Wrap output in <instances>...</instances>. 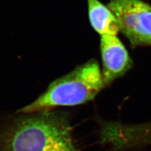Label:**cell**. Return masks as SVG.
Segmentation results:
<instances>
[{"mask_svg":"<svg viewBox=\"0 0 151 151\" xmlns=\"http://www.w3.org/2000/svg\"><path fill=\"white\" fill-rule=\"evenodd\" d=\"M1 145L2 151H78L67 116L50 111L17 121L3 136Z\"/></svg>","mask_w":151,"mask_h":151,"instance_id":"cell-1","label":"cell"},{"mask_svg":"<svg viewBox=\"0 0 151 151\" xmlns=\"http://www.w3.org/2000/svg\"><path fill=\"white\" fill-rule=\"evenodd\" d=\"M103 87L100 66L96 60H90L55 80L43 94L18 112L34 114L58 106L81 105L93 100Z\"/></svg>","mask_w":151,"mask_h":151,"instance_id":"cell-2","label":"cell"},{"mask_svg":"<svg viewBox=\"0 0 151 151\" xmlns=\"http://www.w3.org/2000/svg\"><path fill=\"white\" fill-rule=\"evenodd\" d=\"M107 6L132 46H151L150 5L141 0H110Z\"/></svg>","mask_w":151,"mask_h":151,"instance_id":"cell-3","label":"cell"},{"mask_svg":"<svg viewBox=\"0 0 151 151\" xmlns=\"http://www.w3.org/2000/svg\"><path fill=\"white\" fill-rule=\"evenodd\" d=\"M104 86H108L131 68L132 61L124 45L116 35H102L100 39Z\"/></svg>","mask_w":151,"mask_h":151,"instance_id":"cell-4","label":"cell"},{"mask_svg":"<svg viewBox=\"0 0 151 151\" xmlns=\"http://www.w3.org/2000/svg\"><path fill=\"white\" fill-rule=\"evenodd\" d=\"M88 16L92 27L101 36L117 35L120 24L110 9L99 0H87Z\"/></svg>","mask_w":151,"mask_h":151,"instance_id":"cell-5","label":"cell"},{"mask_svg":"<svg viewBox=\"0 0 151 151\" xmlns=\"http://www.w3.org/2000/svg\"><path fill=\"white\" fill-rule=\"evenodd\" d=\"M145 130H146V132H147L148 137L151 140V122H148L146 124Z\"/></svg>","mask_w":151,"mask_h":151,"instance_id":"cell-6","label":"cell"}]
</instances>
